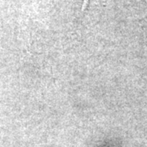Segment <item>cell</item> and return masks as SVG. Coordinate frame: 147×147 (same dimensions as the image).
Instances as JSON below:
<instances>
[{"label":"cell","instance_id":"6da1fadb","mask_svg":"<svg viewBox=\"0 0 147 147\" xmlns=\"http://www.w3.org/2000/svg\"><path fill=\"white\" fill-rule=\"evenodd\" d=\"M88 0H84V3H83V6H82V11L85 10V8L88 6Z\"/></svg>","mask_w":147,"mask_h":147}]
</instances>
